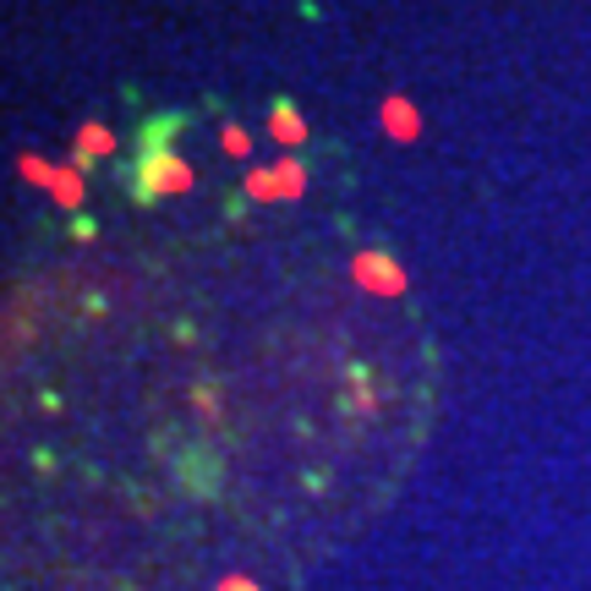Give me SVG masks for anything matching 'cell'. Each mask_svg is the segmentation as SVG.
<instances>
[{"label":"cell","instance_id":"obj_7","mask_svg":"<svg viewBox=\"0 0 591 591\" xmlns=\"http://www.w3.org/2000/svg\"><path fill=\"white\" fill-rule=\"evenodd\" d=\"M61 203H77L83 197V181H77V170H55V186H50Z\"/></svg>","mask_w":591,"mask_h":591},{"label":"cell","instance_id":"obj_5","mask_svg":"<svg viewBox=\"0 0 591 591\" xmlns=\"http://www.w3.org/2000/svg\"><path fill=\"white\" fill-rule=\"evenodd\" d=\"M116 148V132H105V127H83L77 132V159H94V153H110Z\"/></svg>","mask_w":591,"mask_h":591},{"label":"cell","instance_id":"obj_3","mask_svg":"<svg viewBox=\"0 0 591 591\" xmlns=\"http://www.w3.org/2000/svg\"><path fill=\"white\" fill-rule=\"evenodd\" d=\"M269 132H275V138H280V143H307V121H301V116H296L291 105H286V99H280V105H275V110H269Z\"/></svg>","mask_w":591,"mask_h":591},{"label":"cell","instance_id":"obj_9","mask_svg":"<svg viewBox=\"0 0 591 591\" xmlns=\"http://www.w3.org/2000/svg\"><path fill=\"white\" fill-rule=\"evenodd\" d=\"M225 148H230V153H247V132H241V127H230V132H225Z\"/></svg>","mask_w":591,"mask_h":591},{"label":"cell","instance_id":"obj_2","mask_svg":"<svg viewBox=\"0 0 591 591\" xmlns=\"http://www.w3.org/2000/svg\"><path fill=\"white\" fill-rule=\"evenodd\" d=\"M307 192V170L286 159V164H275V170H252L247 175V197H258V203H275V197H301Z\"/></svg>","mask_w":591,"mask_h":591},{"label":"cell","instance_id":"obj_4","mask_svg":"<svg viewBox=\"0 0 591 591\" xmlns=\"http://www.w3.org/2000/svg\"><path fill=\"white\" fill-rule=\"evenodd\" d=\"M384 127H389L395 138H417V110H411L406 99H389V105H384Z\"/></svg>","mask_w":591,"mask_h":591},{"label":"cell","instance_id":"obj_6","mask_svg":"<svg viewBox=\"0 0 591 591\" xmlns=\"http://www.w3.org/2000/svg\"><path fill=\"white\" fill-rule=\"evenodd\" d=\"M170 132H181V116H159V121H148V132H143L148 153H153V148H170Z\"/></svg>","mask_w":591,"mask_h":591},{"label":"cell","instance_id":"obj_1","mask_svg":"<svg viewBox=\"0 0 591 591\" xmlns=\"http://www.w3.org/2000/svg\"><path fill=\"white\" fill-rule=\"evenodd\" d=\"M186 186H192V170H186L170 148H153V153L138 159L132 192H138L143 203H153V197H175V192H186Z\"/></svg>","mask_w":591,"mask_h":591},{"label":"cell","instance_id":"obj_8","mask_svg":"<svg viewBox=\"0 0 591 591\" xmlns=\"http://www.w3.org/2000/svg\"><path fill=\"white\" fill-rule=\"evenodd\" d=\"M22 175H28V181H39V186H55V170H50V164H39V159H22Z\"/></svg>","mask_w":591,"mask_h":591}]
</instances>
